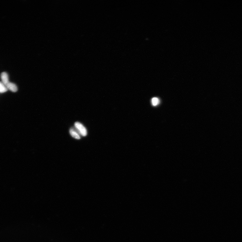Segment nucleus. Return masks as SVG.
<instances>
[{
    "label": "nucleus",
    "mask_w": 242,
    "mask_h": 242,
    "mask_svg": "<svg viewBox=\"0 0 242 242\" xmlns=\"http://www.w3.org/2000/svg\"><path fill=\"white\" fill-rule=\"evenodd\" d=\"M6 86L8 89L12 92H16L18 91L17 87L15 83L9 82L6 85Z\"/></svg>",
    "instance_id": "obj_2"
},
{
    "label": "nucleus",
    "mask_w": 242,
    "mask_h": 242,
    "mask_svg": "<svg viewBox=\"0 0 242 242\" xmlns=\"http://www.w3.org/2000/svg\"><path fill=\"white\" fill-rule=\"evenodd\" d=\"M151 103L153 106H156L159 103V99L157 98H153L152 99Z\"/></svg>",
    "instance_id": "obj_6"
},
{
    "label": "nucleus",
    "mask_w": 242,
    "mask_h": 242,
    "mask_svg": "<svg viewBox=\"0 0 242 242\" xmlns=\"http://www.w3.org/2000/svg\"><path fill=\"white\" fill-rule=\"evenodd\" d=\"M7 91V88L3 83L0 82V93H3Z\"/></svg>",
    "instance_id": "obj_5"
},
{
    "label": "nucleus",
    "mask_w": 242,
    "mask_h": 242,
    "mask_svg": "<svg viewBox=\"0 0 242 242\" xmlns=\"http://www.w3.org/2000/svg\"><path fill=\"white\" fill-rule=\"evenodd\" d=\"M70 133L72 137L75 139L78 140L80 139V137L79 134L77 131L75 130L74 128L70 129Z\"/></svg>",
    "instance_id": "obj_4"
},
{
    "label": "nucleus",
    "mask_w": 242,
    "mask_h": 242,
    "mask_svg": "<svg viewBox=\"0 0 242 242\" xmlns=\"http://www.w3.org/2000/svg\"><path fill=\"white\" fill-rule=\"evenodd\" d=\"M1 78L2 80V83L6 85L9 83V76L8 74L6 72H2L1 74Z\"/></svg>",
    "instance_id": "obj_3"
},
{
    "label": "nucleus",
    "mask_w": 242,
    "mask_h": 242,
    "mask_svg": "<svg viewBox=\"0 0 242 242\" xmlns=\"http://www.w3.org/2000/svg\"><path fill=\"white\" fill-rule=\"evenodd\" d=\"M74 126L80 134L84 137L87 135V129L82 124L78 122H76L75 123Z\"/></svg>",
    "instance_id": "obj_1"
}]
</instances>
